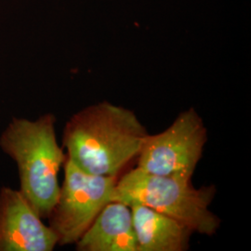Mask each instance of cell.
Listing matches in <instances>:
<instances>
[{
  "instance_id": "obj_1",
  "label": "cell",
  "mask_w": 251,
  "mask_h": 251,
  "mask_svg": "<svg viewBox=\"0 0 251 251\" xmlns=\"http://www.w3.org/2000/svg\"><path fill=\"white\" fill-rule=\"evenodd\" d=\"M148 132L133 111L101 101L67 121L63 145L66 157L90 174L117 177L141 152Z\"/></svg>"
},
{
  "instance_id": "obj_2",
  "label": "cell",
  "mask_w": 251,
  "mask_h": 251,
  "mask_svg": "<svg viewBox=\"0 0 251 251\" xmlns=\"http://www.w3.org/2000/svg\"><path fill=\"white\" fill-rule=\"evenodd\" d=\"M56 118L45 114L36 120L13 118L0 136V148L17 164L20 191L42 219L58 199V173L66 153L58 144Z\"/></svg>"
},
{
  "instance_id": "obj_3",
  "label": "cell",
  "mask_w": 251,
  "mask_h": 251,
  "mask_svg": "<svg viewBox=\"0 0 251 251\" xmlns=\"http://www.w3.org/2000/svg\"><path fill=\"white\" fill-rule=\"evenodd\" d=\"M215 186L196 188L191 180L147 173L138 168L117 179L111 201L152 207L187 226L193 233L213 235L221 221L209 208Z\"/></svg>"
},
{
  "instance_id": "obj_4",
  "label": "cell",
  "mask_w": 251,
  "mask_h": 251,
  "mask_svg": "<svg viewBox=\"0 0 251 251\" xmlns=\"http://www.w3.org/2000/svg\"><path fill=\"white\" fill-rule=\"evenodd\" d=\"M64 179L56 204L49 216L58 245L75 244L100 211L111 202L117 177L90 174L66 157Z\"/></svg>"
},
{
  "instance_id": "obj_5",
  "label": "cell",
  "mask_w": 251,
  "mask_h": 251,
  "mask_svg": "<svg viewBox=\"0 0 251 251\" xmlns=\"http://www.w3.org/2000/svg\"><path fill=\"white\" fill-rule=\"evenodd\" d=\"M207 142L206 126L195 108L179 113L164 131L147 135L136 168L159 176L191 180Z\"/></svg>"
},
{
  "instance_id": "obj_6",
  "label": "cell",
  "mask_w": 251,
  "mask_h": 251,
  "mask_svg": "<svg viewBox=\"0 0 251 251\" xmlns=\"http://www.w3.org/2000/svg\"><path fill=\"white\" fill-rule=\"evenodd\" d=\"M58 237L20 190L0 189V251H52Z\"/></svg>"
},
{
  "instance_id": "obj_7",
  "label": "cell",
  "mask_w": 251,
  "mask_h": 251,
  "mask_svg": "<svg viewBox=\"0 0 251 251\" xmlns=\"http://www.w3.org/2000/svg\"><path fill=\"white\" fill-rule=\"evenodd\" d=\"M78 251H138L130 206L111 201L75 243Z\"/></svg>"
},
{
  "instance_id": "obj_8",
  "label": "cell",
  "mask_w": 251,
  "mask_h": 251,
  "mask_svg": "<svg viewBox=\"0 0 251 251\" xmlns=\"http://www.w3.org/2000/svg\"><path fill=\"white\" fill-rule=\"evenodd\" d=\"M138 251H184L193 232L179 221L152 207L129 205Z\"/></svg>"
}]
</instances>
